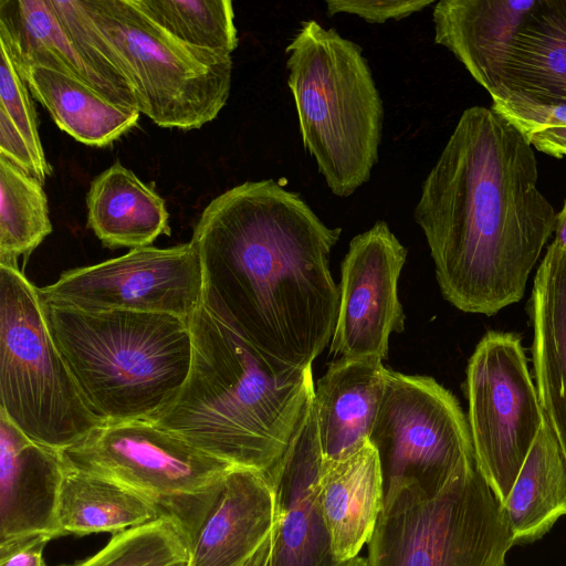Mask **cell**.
<instances>
[{"label":"cell","mask_w":566,"mask_h":566,"mask_svg":"<svg viewBox=\"0 0 566 566\" xmlns=\"http://www.w3.org/2000/svg\"><path fill=\"white\" fill-rule=\"evenodd\" d=\"M65 469L62 451L32 440L0 411V544L61 536L56 513Z\"/></svg>","instance_id":"15"},{"label":"cell","mask_w":566,"mask_h":566,"mask_svg":"<svg viewBox=\"0 0 566 566\" xmlns=\"http://www.w3.org/2000/svg\"><path fill=\"white\" fill-rule=\"evenodd\" d=\"M532 361L544 418L566 462V247H547L531 303Z\"/></svg>","instance_id":"18"},{"label":"cell","mask_w":566,"mask_h":566,"mask_svg":"<svg viewBox=\"0 0 566 566\" xmlns=\"http://www.w3.org/2000/svg\"><path fill=\"white\" fill-rule=\"evenodd\" d=\"M506 92L566 101V0H538L490 95Z\"/></svg>","instance_id":"24"},{"label":"cell","mask_w":566,"mask_h":566,"mask_svg":"<svg viewBox=\"0 0 566 566\" xmlns=\"http://www.w3.org/2000/svg\"><path fill=\"white\" fill-rule=\"evenodd\" d=\"M465 387L475 464L502 504L544 422L521 337L488 332L469 359Z\"/></svg>","instance_id":"10"},{"label":"cell","mask_w":566,"mask_h":566,"mask_svg":"<svg viewBox=\"0 0 566 566\" xmlns=\"http://www.w3.org/2000/svg\"><path fill=\"white\" fill-rule=\"evenodd\" d=\"M62 452L73 467L153 501L181 525L189 543L234 468L148 419L104 422Z\"/></svg>","instance_id":"9"},{"label":"cell","mask_w":566,"mask_h":566,"mask_svg":"<svg viewBox=\"0 0 566 566\" xmlns=\"http://www.w3.org/2000/svg\"><path fill=\"white\" fill-rule=\"evenodd\" d=\"M340 566H368L367 559L356 556L347 562L342 563Z\"/></svg>","instance_id":"37"},{"label":"cell","mask_w":566,"mask_h":566,"mask_svg":"<svg viewBox=\"0 0 566 566\" xmlns=\"http://www.w3.org/2000/svg\"><path fill=\"white\" fill-rule=\"evenodd\" d=\"M43 301L53 339L102 422L151 420L174 401L191 366L190 318Z\"/></svg>","instance_id":"4"},{"label":"cell","mask_w":566,"mask_h":566,"mask_svg":"<svg viewBox=\"0 0 566 566\" xmlns=\"http://www.w3.org/2000/svg\"><path fill=\"white\" fill-rule=\"evenodd\" d=\"M190 327L187 379L150 421L232 467L268 473L313 397L312 367L274 368L203 303Z\"/></svg>","instance_id":"3"},{"label":"cell","mask_w":566,"mask_h":566,"mask_svg":"<svg viewBox=\"0 0 566 566\" xmlns=\"http://www.w3.org/2000/svg\"><path fill=\"white\" fill-rule=\"evenodd\" d=\"M163 516L161 509L138 492L66 460L56 513L61 536L117 534Z\"/></svg>","instance_id":"25"},{"label":"cell","mask_w":566,"mask_h":566,"mask_svg":"<svg viewBox=\"0 0 566 566\" xmlns=\"http://www.w3.org/2000/svg\"><path fill=\"white\" fill-rule=\"evenodd\" d=\"M151 21L196 49L229 54L239 44L229 0H133Z\"/></svg>","instance_id":"28"},{"label":"cell","mask_w":566,"mask_h":566,"mask_svg":"<svg viewBox=\"0 0 566 566\" xmlns=\"http://www.w3.org/2000/svg\"><path fill=\"white\" fill-rule=\"evenodd\" d=\"M323 464L313 397L291 442L266 473L274 492V520L264 566H340L318 500Z\"/></svg>","instance_id":"14"},{"label":"cell","mask_w":566,"mask_h":566,"mask_svg":"<svg viewBox=\"0 0 566 566\" xmlns=\"http://www.w3.org/2000/svg\"><path fill=\"white\" fill-rule=\"evenodd\" d=\"M86 207L87 227L109 249L149 247L171 232L163 197L119 161L93 179Z\"/></svg>","instance_id":"22"},{"label":"cell","mask_w":566,"mask_h":566,"mask_svg":"<svg viewBox=\"0 0 566 566\" xmlns=\"http://www.w3.org/2000/svg\"><path fill=\"white\" fill-rule=\"evenodd\" d=\"M514 545L500 501L463 463L433 494L413 483L385 492L368 543V566H505Z\"/></svg>","instance_id":"6"},{"label":"cell","mask_w":566,"mask_h":566,"mask_svg":"<svg viewBox=\"0 0 566 566\" xmlns=\"http://www.w3.org/2000/svg\"><path fill=\"white\" fill-rule=\"evenodd\" d=\"M407 256L385 221L355 235L342 263L337 319L331 353L336 358L384 359L392 332L403 331L397 286Z\"/></svg>","instance_id":"13"},{"label":"cell","mask_w":566,"mask_h":566,"mask_svg":"<svg viewBox=\"0 0 566 566\" xmlns=\"http://www.w3.org/2000/svg\"><path fill=\"white\" fill-rule=\"evenodd\" d=\"M340 233L273 179L228 189L203 209L190 240L203 304L274 368L312 367L337 319L329 255Z\"/></svg>","instance_id":"1"},{"label":"cell","mask_w":566,"mask_h":566,"mask_svg":"<svg viewBox=\"0 0 566 566\" xmlns=\"http://www.w3.org/2000/svg\"><path fill=\"white\" fill-rule=\"evenodd\" d=\"M0 42L18 72L31 65L45 66L78 78L117 105L137 109L134 98L96 70L49 0H0Z\"/></svg>","instance_id":"20"},{"label":"cell","mask_w":566,"mask_h":566,"mask_svg":"<svg viewBox=\"0 0 566 566\" xmlns=\"http://www.w3.org/2000/svg\"><path fill=\"white\" fill-rule=\"evenodd\" d=\"M325 3L328 17L349 13L369 23H384L422 11L433 0H327Z\"/></svg>","instance_id":"32"},{"label":"cell","mask_w":566,"mask_h":566,"mask_svg":"<svg viewBox=\"0 0 566 566\" xmlns=\"http://www.w3.org/2000/svg\"><path fill=\"white\" fill-rule=\"evenodd\" d=\"M370 444L385 492L413 483L433 494L475 460L469 422L457 398L433 378L388 370Z\"/></svg>","instance_id":"11"},{"label":"cell","mask_w":566,"mask_h":566,"mask_svg":"<svg viewBox=\"0 0 566 566\" xmlns=\"http://www.w3.org/2000/svg\"><path fill=\"white\" fill-rule=\"evenodd\" d=\"M19 74L57 127L82 144L107 146L138 122V109L117 105L65 73L31 65Z\"/></svg>","instance_id":"23"},{"label":"cell","mask_w":566,"mask_h":566,"mask_svg":"<svg viewBox=\"0 0 566 566\" xmlns=\"http://www.w3.org/2000/svg\"><path fill=\"white\" fill-rule=\"evenodd\" d=\"M492 109L524 137L548 127L566 126V101L544 99L523 93H499Z\"/></svg>","instance_id":"31"},{"label":"cell","mask_w":566,"mask_h":566,"mask_svg":"<svg viewBox=\"0 0 566 566\" xmlns=\"http://www.w3.org/2000/svg\"><path fill=\"white\" fill-rule=\"evenodd\" d=\"M176 566H187V563H185V564H179V565H176Z\"/></svg>","instance_id":"39"},{"label":"cell","mask_w":566,"mask_h":566,"mask_svg":"<svg viewBox=\"0 0 566 566\" xmlns=\"http://www.w3.org/2000/svg\"><path fill=\"white\" fill-rule=\"evenodd\" d=\"M51 539L40 534L0 544V566H45L43 551Z\"/></svg>","instance_id":"33"},{"label":"cell","mask_w":566,"mask_h":566,"mask_svg":"<svg viewBox=\"0 0 566 566\" xmlns=\"http://www.w3.org/2000/svg\"><path fill=\"white\" fill-rule=\"evenodd\" d=\"M538 0H440L432 11L434 42L447 48L491 94L511 48Z\"/></svg>","instance_id":"17"},{"label":"cell","mask_w":566,"mask_h":566,"mask_svg":"<svg viewBox=\"0 0 566 566\" xmlns=\"http://www.w3.org/2000/svg\"><path fill=\"white\" fill-rule=\"evenodd\" d=\"M245 566H253L252 565V558H251V560Z\"/></svg>","instance_id":"38"},{"label":"cell","mask_w":566,"mask_h":566,"mask_svg":"<svg viewBox=\"0 0 566 566\" xmlns=\"http://www.w3.org/2000/svg\"><path fill=\"white\" fill-rule=\"evenodd\" d=\"M52 230L43 184L0 156V265L18 268Z\"/></svg>","instance_id":"27"},{"label":"cell","mask_w":566,"mask_h":566,"mask_svg":"<svg viewBox=\"0 0 566 566\" xmlns=\"http://www.w3.org/2000/svg\"><path fill=\"white\" fill-rule=\"evenodd\" d=\"M265 551L262 546L260 551L252 557L253 566H264Z\"/></svg>","instance_id":"36"},{"label":"cell","mask_w":566,"mask_h":566,"mask_svg":"<svg viewBox=\"0 0 566 566\" xmlns=\"http://www.w3.org/2000/svg\"><path fill=\"white\" fill-rule=\"evenodd\" d=\"M0 111L23 135L38 160L45 166H51L41 144L30 91L2 42H0Z\"/></svg>","instance_id":"30"},{"label":"cell","mask_w":566,"mask_h":566,"mask_svg":"<svg viewBox=\"0 0 566 566\" xmlns=\"http://www.w3.org/2000/svg\"><path fill=\"white\" fill-rule=\"evenodd\" d=\"M0 411L32 440L64 451L102 422L51 334L44 301L19 268L0 265Z\"/></svg>","instance_id":"7"},{"label":"cell","mask_w":566,"mask_h":566,"mask_svg":"<svg viewBox=\"0 0 566 566\" xmlns=\"http://www.w3.org/2000/svg\"><path fill=\"white\" fill-rule=\"evenodd\" d=\"M303 145L333 195L352 196L378 161L384 104L361 48L306 20L285 49Z\"/></svg>","instance_id":"5"},{"label":"cell","mask_w":566,"mask_h":566,"mask_svg":"<svg viewBox=\"0 0 566 566\" xmlns=\"http://www.w3.org/2000/svg\"><path fill=\"white\" fill-rule=\"evenodd\" d=\"M45 301L86 311H129L190 318L203 303V272L191 242L143 247L63 272L39 287Z\"/></svg>","instance_id":"12"},{"label":"cell","mask_w":566,"mask_h":566,"mask_svg":"<svg viewBox=\"0 0 566 566\" xmlns=\"http://www.w3.org/2000/svg\"><path fill=\"white\" fill-rule=\"evenodd\" d=\"M273 520L268 474L232 468L190 538L187 566H245L269 538Z\"/></svg>","instance_id":"16"},{"label":"cell","mask_w":566,"mask_h":566,"mask_svg":"<svg viewBox=\"0 0 566 566\" xmlns=\"http://www.w3.org/2000/svg\"><path fill=\"white\" fill-rule=\"evenodd\" d=\"M525 138L541 153L556 158L566 157V126L544 128Z\"/></svg>","instance_id":"34"},{"label":"cell","mask_w":566,"mask_h":566,"mask_svg":"<svg viewBox=\"0 0 566 566\" xmlns=\"http://www.w3.org/2000/svg\"><path fill=\"white\" fill-rule=\"evenodd\" d=\"M537 180L533 147L513 125L484 106L462 113L413 210L458 310L491 316L523 298L557 223Z\"/></svg>","instance_id":"2"},{"label":"cell","mask_w":566,"mask_h":566,"mask_svg":"<svg viewBox=\"0 0 566 566\" xmlns=\"http://www.w3.org/2000/svg\"><path fill=\"white\" fill-rule=\"evenodd\" d=\"M388 369L376 357L338 358L313 394L323 461L344 458L369 441Z\"/></svg>","instance_id":"19"},{"label":"cell","mask_w":566,"mask_h":566,"mask_svg":"<svg viewBox=\"0 0 566 566\" xmlns=\"http://www.w3.org/2000/svg\"><path fill=\"white\" fill-rule=\"evenodd\" d=\"M318 500L335 557L344 563L358 556L385 501L378 455L369 441L344 458L323 461Z\"/></svg>","instance_id":"21"},{"label":"cell","mask_w":566,"mask_h":566,"mask_svg":"<svg viewBox=\"0 0 566 566\" xmlns=\"http://www.w3.org/2000/svg\"><path fill=\"white\" fill-rule=\"evenodd\" d=\"M134 92L137 109L164 128L191 130L226 106L232 59L171 36L133 0H80Z\"/></svg>","instance_id":"8"},{"label":"cell","mask_w":566,"mask_h":566,"mask_svg":"<svg viewBox=\"0 0 566 566\" xmlns=\"http://www.w3.org/2000/svg\"><path fill=\"white\" fill-rule=\"evenodd\" d=\"M501 506L514 545L541 538L566 515V462L545 418Z\"/></svg>","instance_id":"26"},{"label":"cell","mask_w":566,"mask_h":566,"mask_svg":"<svg viewBox=\"0 0 566 566\" xmlns=\"http://www.w3.org/2000/svg\"><path fill=\"white\" fill-rule=\"evenodd\" d=\"M554 240L566 247V200L564 201L563 208L557 212Z\"/></svg>","instance_id":"35"},{"label":"cell","mask_w":566,"mask_h":566,"mask_svg":"<svg viewBox=\"0 0 566 566\" xmlns=\"http://www.w3.org/2000/svg\"><path fill=\"white\" fill-rule=\"evenodd\" d=\"M190 543L181 525L170 516L113 534L93 556L63 566H176L188 563Z\"/></svg>","instance_id":"29"}]
</instances>
